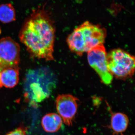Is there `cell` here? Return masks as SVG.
<instances>
[{"label": "cell", "mask_w": 135, "mask_h": 135, "mask_svg": "<svg viewBox=\"0 0 135 135\" xmlns=\"http://www.w3.org/2000/svg\"><path fill=\"white\" fill-rule=\"evenodd\" d=\"M55 29L45 6L33 9L25 21L19 33L20 40L33 57L54 60Z\"/></svg>", "instance_id": "6da1fadb"}, {"label": "cell", "mask_w": 135, "mask_h": 135, "mask_svg": "<svg viewBox=\"0 0 135 135\" xmlns=\"http://www.w3.org/2000/svg\"><path fill=\"white\" fill-rule=\"evenodd\" d=\"M56 82L55 75L47 68L29 70L24 80L25 99L32 105L41 102L50 96Z\"/></svg>", "instance_id": "7a4b0ae2"}, {"label": "cell", "mask_w": 135, "mask_h": 135, "mask_svg": "<svg viewBox=\"0 0 135 135\" xmlns=\"http://www.w3.org/2000/svg\"><path fill=\"white\" fill-rule=\"evenodd\" d=\"M106 35L105 28L86 21L70 34L67 39L68 45L70 50L81 56L83 53L103 44Z\"/></svg>", "instance_id": "3957f363"}, {"label": "cell", "mask_w": 135, "mask_h": 135, "mask_svg": "<svg viewBox=\"0 0 135 135\" xmlns=\"http://www.w3.org/2000/svg\"><path fill=\"white\" fill-rule=\"evenodd\" d=\"M107 65L113 76L124 79L132 77L135 71V58L125 51L115 49L107 54Z\"/></svg>", "instance_id": "277c9868"}, {"label": "cell", "mask_w": 135, "mask_h": 135, "mask_svg": "<svg viewBox=\"0 0 135 135\" xmlns=\"http://www.w3.org/2000/svg\"><path fill=\"white\" fill-rule=\"evenodd\" d=\"M107 53L103 44L96 46L88 52L90 65L95 71L104 84L112 83L113 76L110 73L107 60Z\"/></svg>", "instance_id": "5b68a950"}, {"label": "cell", "mask_w": 135, "mask_h": 135, "mask_svg": "<svg viewBox=\"0 0 135 135\" xmlns=\"http://www.w3.org/2000/svg\"><path fill=\"white\" fill-rule=\"evenodd\" d=\"M19 44L9 37L0 39V67H18L20 62Z\"/></svg>", "instance_id": "8992f818"}, {"label": "cell", "mask_w": 135, "mask_h": 135, "mask_svg": "<svg viewBox=\"0 0 135 135\" xmlns=\"http://www.w3.org/2000/svg\"><path fill=\"white\" fill-rule=\"evenodd\" d=\"M78 101V98L70 94L59 95L56 99V108L59 115L68 126H71L75 120Z\"/></svg>", "instance_id": "52a82bcc"}, {"label": "cell", "mask_w": 135, "mask_h": 135, "mask_svg": "<svg viewBox=\"0 0 135 135\" xmlns=\"http://www.w3.org/2000/svg\"><path fill=\"white\" fill-rule=\"evenodd\" d=\"M19 68H8L2 70L0 74V83L1 87L8 88H14L19 79Z\"/></svg>", "instance_id": "ba28073f"}, {"label": "cell", "mask_w": 135, "mask_h": 135, "mask_svg": "<svg viewBox=\"0 0 135 135\" xmlns=\"http://www.w3.org/2000/svg\"><path fill=\"white\" fill-rule=\"evenodd\" d=\"M42 128L46 132L53 133L57 132L62 125V119L59 114H47L44 116L41 121Z\"/></svg>", "instance_id": "9c48e42d"}, {"label": "cell", "mask_w": 135, "mask_h": 135, "mask_svg": "<svg viewBox=\"0 0 135 135\" xmlns=\"http://www.w3.org/2000/svg\"><path fill=\"white\" fill-rule=\"evenodd\" d=\"M128 124V118L125 114L112 113L110 127L113 131V135L122 134L127 128Z\"/></svg>", "instance_id": "30bf717a"}, {"label": "cell", "mask_w": 135, "mask_h": 135, "mask_svg": "<svg viewBox=\"0 0 135 135\" xmlns=\"http://www.w3.org/2000/svg\"><path fill=\"white\" fill-rule=\"evenodd\" d=\"M16 12L11 3H4L0 5V21L8 23L15 21Z\"/></svg>", "instance_id": "8fae6325"}, {"label": "cell", "mask_w": 135, "mask_h": 135, "mask_svg": "<svg viewBox=\"0 0 135 135\" xmlns=\"http://www.w3.org/2000/svg\"><path fill=\"white\" fill-rule=\"evenodd\" d=\"M7 135H27V134L24 128L23 127H20L8 133Z\"/></svg>", "instance_id": "7c38bea8"}, {"label": "cell", "mask_w": 135, "mask_h": 135, "mask_svg": "<svg viewBox=\"0 0 135 135\" xmlns=\"http://www.w3.org/2000/svg\"><path fill=\"white\" fill-rule=\"evenodd\" d=\"M2 70V69H1V68L0 67V74H1V71ZM1 88H2V87H1V83H0V89H1Z\"/></svg>", "instance_id": "4fadbf2b"}]
</instances>
